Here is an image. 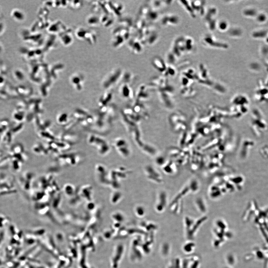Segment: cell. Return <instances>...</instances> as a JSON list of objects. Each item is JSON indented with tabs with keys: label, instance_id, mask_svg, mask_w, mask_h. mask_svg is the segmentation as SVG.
Returning <instances> with one entry per match:
<instances>
[{
	"label": "cell",
	"instance_id": "obj_2",
	"mask_svg": "<svg viewBox=\"0 0 268 268\" xmlns=\"http://www.w3.org/2000/svg\"><path fill=\"white\" fill-rule=\"evenodd\" d=\"M127 41L123 36L119 34H113L111 44L114 48H121L123 46Z\"/></svg>",
	"mask_w": 268,
	"mask_h": 268
},
{
	"label": "cell",
	"instance_id": "obj_3",
	"mask_svg": "<svg viewBox=\"0 0 268 268\" xmlns=\"http://www.w3.org/2000/svg\"><path fill=\"white\" fill-rule=\"evenodd\" d=\"M153 67L157 71L163 72L166 69V65L164 61L160 57L157 56L152 59L151 62Z\"/></svg>",
	"mask_w": 268,
	"mask_h": 268
},
{
	"label": "cell",
	"instance_id": "obj_1",
	"mask_svg": "<svg viewBox=\"0 0 268 268\" xmlns=\"http://www.w3.org/2000/svg\"><path fill=\"white\" fill-rule=\"evenodd\" d=\"M127 45L128 48L134 53L140 54L143 51L144 44L139 38H132L128 41Z\"/></svg>",
	"mask_w": 268,
	"mask_h": 268
},
{
	"label": "cell",
	"instance_id": "obj_5",
	"mask_svg": "<svg viewBox=\"0 0 268 268\" xmlns=\"http://www.w3.org/2000/svg\"><path fill=\"white\" fill-rule=\"evenodd\" d=\"M160 16L158 10L154 9L150 7V10L149 13L147 16L146 20H148L151 21H156L158 20Z\"/></svg>",
	"mask_w": 268,
	"mask_h": 268
},
{
	"label": "cell",
	"instance_id": "obj_7",
	"mask_svg": "<svg viewBox=\"0 0 268 268\" xmlns=\"http://www.w3.org/2000/svg\"><path fill=\"white\" fill-rule=\"evenodd\" d=\"M267 19V17L263 13H261V14L257 15V21L260 22V23H263L266 21Z\"/></svg>",
	"mask_w": 268,
	"mask_h": 268
},
{
	"label": "cell",
	"instance_id": "obj_4",
	"mask_svg": "<svg viewBox=\"0 0 268 268\" xmlns=\"http://www.w3.org/2000/svg\"><path fill=\"white\" fill-rule=\"evenodd\" d=\"M112 7L113 14H116L117 16L121 15L123 13L124 7L123 4L117 2H111Z\"/></svg>",
	"mask_w": 268,
	"mask_h": 268
},
{
	"label": "cell",
	"instance_id": "obj_6",
	"mask_svg": "<svg viewBox=\"0 0 268 268\" xmlns=\"http://www.w3.org/2000/svg\"><path fill=\"white\" fill-rule=\"evenodd\" d=\"M266 32L265 30H260L254 32L253 36L255 38H263L266 36Z\"/></svg>",
	"mask_w": 268,
	"mask_h": 268
},
{
	"label": "cell",
	"instance_id": "obj_8",
	"mask_svg": "<svg viewBox=\"0 0 268 268\" xmlns=\"http://www.w3.org/2000/svg\"><path fill=\"white\" fill-rule=\"evenodd\" d=\"M267 42H268V39H267Z\"/></svg>",
	"mask_w": 268,
	"mask_h": 268
}]
</instances>
